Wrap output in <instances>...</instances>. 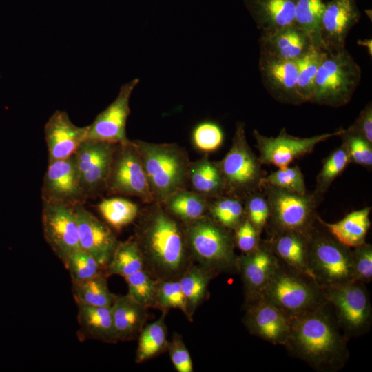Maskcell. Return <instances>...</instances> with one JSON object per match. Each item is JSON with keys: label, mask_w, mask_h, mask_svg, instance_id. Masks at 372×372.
Here are the masks:
<instances>
[{"label": "cell", "mask_w": 372, "mask_h": 372, "mask_svg": "<svg viewBox=\"0 0 372 372\" xmlns=\"http://www.w3.org/2000/svg\"><path fill=\"white\" fill-rule=\"evenodd\" d=\"M147 205L139 211L132 237L145 268L158 281L179 278L192 263L183 225L162 204Z\"/></svg>", "instance_id": "1"}, {"label": "cell", "mask_w": 372, "mask_h": 372, "mask_svg": "<svg viewBox=\"0 0 372 372\" xmlns=\"http://www.w3.org/2000/svg\"><path fill=\"white\" fill-rule=\"evenodd\" d=\"M320 307L291 316V328L285 347L315 370L342 369L349 358L347 338L326 310Z\"/></svg>", "instance_id": "2"}, {"label": "cell", "mask_w": 372, "mask_h": 372, "mask_svg": "<svg viewBox=\"0 0 372 372\" xmlns=\"http://www.w3.org/2000/svg\"><path fill=\"white\" fill-rule=\"evenodd\" d=\"M132 142L140 156L154 202L162 204L174 192L186 188L190 161L184 148L175 143Z\"/></svg>", "instance_id": "3"}, {"label": "cell", "mask_w": 372, "mask_h": 372, "mask_svg": "<svg viewBox=\"0 0 372 372\" xmlns=\"http://www.w3.org/2000/svg\"><path fill=\"white\" fill-rule=\"evenodd\" d=\"M182 224L192 260L216 275L237 270L233 231L208 214Z\"/></svg>", "instance_id": "4"}, {"label": "cell", "mask_w": 372, "mask_h": 372, "mask_svg": "<svg viewBox=\"0 0 372 372\" xmlns=\"http://www.w3.org/2000/svg\"><path fill=\"white\" fill-rule=\"evenodd\" d=\"M361 76L360 65L345 48L326 51L318 66L311 103L332 107L347 105Z\"/></svg>", "instance_id": "5"}, {"label": "cell", "mask_w": 372, "mask_h": 372, "mask_svg": "<svg viewBox=\"0 0 372 372\" xmlns=\"http://www.w3.org/2000/svg\"><path fill=\"white\" fill-rule=\"evenodd\" d=\"M258 297L290 316L327 304L322 289L312 278L280 262Z\"/></svg>", "instance_id": "6"}, {"label": "cell", "mask_w": 372, "mask_h": 372, "mask_svg": "<svg viewBox=\"0 0 372 372\" xmlns=\"http://www.w3.org/2000/svg\"><path fill=\"white\" fill-rule=\"evenodd\" d=\"M317 224L309 238L308 262L312 279L320 288L354 281L351 248L339 242L325 229H320Z\"/></svg>", "instance_id": "7"}, {"label": "cell", "mask_w": 372, "mask_h": 372, "mask_svg": "<svg viewBox=\"0 0 372 372\" xmlns=\"http://www.w3.org/2000/svg\"><path fill=\"white\" fill-rule=\"evenodd\" d=\"M270 208L269 233L294 231L309 234L316 225V208L321 197L314 192L298 194L269 185L260 188Z\"/></svg>", "instance_id": "8"}, {"label": "cell", "mask_w": 372, "mask_h": 372, "mask_svg": "<svg viewBox=\"0 0 372 372\" xmlns=\"http://www.w3.org/2000/svg\"><path fill=\"white\" fill-rule=\"evenodd\" d=\"M216 163L223 178L225 194L244 199L249 194L260 189L265 173L247 142L243 123H237L229 151Z\"/></svg>", "instance_id": "9"}, {"label": "cell", "mask_w": 372, "mask_h": 372, "mask_svg": "<svg viewBox=\"0 0 372 372\" xmlns=\"http://www.w3.org/2000/svg\"><path fill=\"white\" fill-rule=\"evenodd\" d=\"M321 289L324 300L333 309L337 323L347 338L360 336L369 330L372 307L364 283L351 281Z\"/></svg>", "instance_id": "10"}, {"label": "cell", "mask_w": 372, "mask_h": 372, "mask_svg": "<svg viewBox=\"0 0 372 372\" xmlns=\"http://www.w3.org/2000/svg\"><path fill=\"white\" fill-rule=\"evenodd\" d=\"M114 194L136 196L154 203L140 156L132 141L116 144L107 187Z\"/></svg>", "instance_id": "11"}, {"label": "cell", "mask_w": 372, "mask_h": 372, "mask_svg": "<svg viewBox=\"0 0 372 372\" xmlns=\"http://www.w3.org/2000/svg\"><path fill=\"white\" fill-rule=\"evenodd\" d=\"M344 130L340 128L330 133L301 138L290 135L285 128L281 129L276 136H267L254 130L253 136L262 165L285 168L295 160L311 153L318 144L341 136Z\"/></svg>", "instance_id": "12"}, {"label": "cell", "mask_w": 372, "mask_h": 372, "mask_svg": "<svg viewBox=\"0 0 372 372\" xmlns=\"http://www.w3.org/2000/svg\"><path fill=\"white\" fill-rule=\"evenodd\" d=\"M41 223L46 242L63 263L81 249L74 206L43 202Z\"/></svg>", "instance_id": "13"}, {"label": "cell", "mask_w": 372, "mask_h": 372, "mask_svg": "<svg viewBox=\"0 0 372 372\" xmlns=\"http://www.w3.org/2000/svg\"><path fill=\"white\" fill-rule=\"evenodd\" d=\"M116 144L85 140L74 154L86 197L107 187Z\"/></svg>", "instance_id": "14"}, {"label": "cell", "mask_w": 372, "mask_h": 372, "mask_svg": "<svg viewBox=\"0 0 372 372\" xmlns=\"http://www.w3.org/2000/svg\"><path fill=\"white\" fill-rule=\"evenodd\" d=\"M42 202L74 206L87 198L81 184L74 154L48 163L43 186Z\"/></svg>", "instance_id": "15"}, {"label": "cell", "mask_w": 372, "mask_h": 372, "mask_svg": "<svg viewBox=\"0 0 372 372\" xmlns=\"http://www.w3.org/2000/svg\"><path fill=\"white\" fill-rule=\"evenodd\" d=\"M139 80L134 79L120 88L116 99L87 125L85 140L123 144L130 141L126 124L130 113V99Z\"/></svg>", "instance_id": "16"}, {"label": "cell", "mask_w": 372, "mask_h": 372, "mask_svg": "<svg viewBox=\"0 0 372 372\" xmlns=\"http://www.w3.org/2000/svg\"><path fill=\"white\" fill-rule=\"evenodd\" d=\"M245 304L243 323L249 332L273 344L285 346L290 332L291 316L260 297Z\"/></svg>", "instance_id": "17"}, {"label": "cell", "mask_w": 372, "mask_h": 372, "mask_svg": "<svg viewBox=\"0 0 372 372\" xmlns=\"http://www.w3.org/2000/svg\"><path fill=\"white\" fill-rule=\"evenodd\" d=\"M81 249L92 256L105 269L118 241L111 227L86 209L83 203L74 205Z\"/></svg>", "instance_id": "18"}, {"label": "cell", "mask_w": 372, "mask_h": 372, "mask_svg": "<svg viewBox=\"0 0 372 372\" xmlns=\"http://www.w3.org/2000/svg\"><path fill=\"white\" fill-rule=\"evenodd\" d=\"M236 263L243 282L246 302L260 296L280 265L265 240H261L253 251L237 256Z\"/></svg>", "instance_id": "19"}, {"label": "cell", "mask_w": 372, "mask_h": 372, "mask_svg": "<svg viewBox=\"0 0 372 372\" xmlns=\"http://www.w3.org/2000/svg\"><path fill=\"white\" fill-rule=\"evenodd\" d=\"M355 0H329L325 3L321 38L326 51L345 48L348 34L360 19Z\"/></svg>", "instance_id": "20"}, {"label": "cell", "mask_w": 372, "mask_h": 372, "mask_svg": "<svg viewBox=\"0 0 372 372\" xmlns=\"http://www.w3.org/2000/svg\"><path fill=\"white\" fill-rule=\"evenodd\" d=\"M296 60H285L260 53L258 67L263 85L280 102L301 103L296 93Z\"/></svg>", "instance_id": "21"}, {"label": "cell", "mask_w": 372, "mask_h": 372, "mask_svg": "<svg viewBox=\"0 0 372 372\" xmlns=\"http://www.w3.org/2000/svg\"><path fill=\"white\" fill-rule=\"evenodd\" d=\"M87 126L78 127L63 110L55 111L44 127L48 163L72 156L86 139Z\"/></svg>", "instance_id": "22"}, {"label": "cell", "mask_w": 372, "mask_h": 372, "mask_svg": "<svg viewBox=\"0 0 372 372\" xmlns=\"http://www.w3.org/2000/svg\"><path fill=\"white\" fill-rule=\"evenodd\" d=\"M310 234L276 232L265 241L280 263L312 278L308 262Z\"/></svg>", "instance_id": "23"}, {"label": "cell", "mask_w": 372, "mask_h": 372, "mask_svg": "<svg viewBox=\"0 0 372 372\" xmlns=\"http://www.w3.org/2000/svg\"><path fill=\"white\" fill-rule=\"evenodd\" d=\"M297 0H244L256 27L267 33L293 25Z\"/></svg>", "instance_id": "24"}, {"label": "cell", "mask_w": 372, "mask_h": 372, "mask_svg": "<svg viewBox=\"0 0 372 372\" xmlns=\"http://www.w3.org/2000/svg\"><path fill=\"white\" fill-rule=\"evenodd\" d=\"M259 45L260 53L285 60H296L312 45L307 34L293 25L262 33Z\"/></svg>", "instance_id": "25"}, {"label": "cell", "mask_w": 372, "mask_h": 372, "mask_svg": "<svg viewBox=\"0 0 372 372\" xmlns=\"http://www.w3.org/2000/svg\"><path fill=\"white\" fill-rule=\"evenodd\" d=\"M110 309L118 342L137 338L146 324L147 309L127 293L124 296L114 294Z\"/></svg>", "instance_id": "26"}, {"label": "cell", "mask_w": 372, "mask_h": 372, "mask_svg": "<svg viewBox=\"0 0 372 372\" xmlns=\"http://www.w3.org/2000/svg\"><path fill=\"white\" fill-rule=\"evenodd\" d=\"M371 207H366L352 211L335 223H327L319 216L317 220L335 240L351 249L366 242L371 227Z\"/></svg>", "instance_id": "27"}, {"label": "cell", "mask_w": 372, "mask_h": 372, "mask_svg": "<svg viewBox=\"0 0 372 372\" xmlns=\"http://www.w3.org/2000/svg\"><path fill=\"white\" fill-rule=\"evenodd\" d=\"M77 320L84 338L115 344L118 342L110 307L77 304Z\"/></svg>", "instance_id": "28"}, {"label": "cell", "mask_w": 372, "mask_h": 372, "mask_svg": "<svg viewBox=\"0 0 372 372\" xmlns=\"http://www.w3.org/2000/svg\"><path fill=\"white\" fill-rule=\"evenodd\" d=\"M188 184L192 191L210 199L225 194L223 176L216 162L207 155L190 162Z\"/></svg>", "instance_id": "29"}, {"label": "cell", "mask_w": 372, "mask_h": 372, "mask_svg": "<svg viewBox=\"0 0 372 372\" xmlns=\"http://www.w3.org/2000/svg\"><path fill=\"white\" fill-rule=\"evenodd\" d=\"M214 276L216 274L214 272L191 263L179 277L186 301L188 320L192 321L196 309L206 298L209 282Z\"/></svg>", "instance_id": "30"}, {"label": "cell", "mask_w": 372, "mask_h": 372, "mask_svg": "<svg viewBox=\"0 0 372 372\" xmlns=\"http://www.w3.org/2000/svg\"><path fill=\"white\" fill-rule=\"evenodd\" d=\"M162 205L181 223H187L207 214L208 198L185 188L169 196Z\"/></svg>", "instance_id": "31"}, {"label": "cell", "mask_w": 372, "mask_h": 372, "mask_svg": "<svg viewBox=\"0 0 372 372\" xmlns=\"http://www.w3.org/2000/svg\"><path fill=\"white\" fill-rule=\"evenodd\" d=\"M167 311L156 320L145 324L138 336L136 362L142 363L167 350L168 340L165 318Z\"/></svg>", "instance_id": "32"}, {"label": "cell", "mask_w": 372, "mask_h": 372, "mask_svg": "<svg viewBox=\"0 0 372 372\" xmlns=\"http://www.w3.org/2000/svg\"><path fill=\"white\" fill-rule=\"evenodd\" d=\"M324 6L323 0H297L294 25L307 34L312 45L325 50L321 38Z\"/></svg>", "instance_id": "33"}, {"label": "cell", "mask_w": 372, "mask_h": 372, "mask_svg": "<svg viewBox=\"0 0 372 372\" xmlns=\"http://www.w3.org/2000/svg\"><path fill=\"white\" fill-rule=\"evenodd\" d=\"M144 268L143 257L132 237L118 242L104 271L107 276L118 275L125 278Z\"/></svg>", "instance_id": "34"}, {"label": "cell", "mask_w": 372, "mask_h": 372, "mask_svg": "<svg viewBox=\"0 0 372 372\" xmlns=\"http://www.w3.org/2000/svg\"><path fill=\"white\" fill-rule=\"evenodd\" d=\"M325 50L313 45L297 60L296 93L301 103L311 102L318 66Z\"/></svg>", "instance_id": "35"}, {"label": "cell", "mask_w": 372, "mask_h": 372, "mask_svg": "<svg viewBox=\"0 0 372 372\" xmlns=\"http://www.w3.org/2000/svg\"><path fill=\"white\" fill-rule=\"evenodd\" d=\"M207 214L219 225L233 231L245 217L244 200L229 194L208 199Z\"/></svg>", "instance_id": "36"}, {"label": "cell", "mask_w": 372, "mask_h": 372, "mask_svg": "<svg viewBox=\"0 0 372 372\" xmlns=\"http://www.w3.org/2000/svg\"><path fill=\"white\" fill-rule=\"evenodd\" d=\"M107 276L103 272L90 279L72 283V293L76 304L110 307L114 294L109 289Z\"/></svg>", "instance_id": "37"}, {"label": "cell", "mask_w": 372, "mask_h": 372, "mask_svg": "<svg viewBox=\"0 0 372 372\" xmlns=\"http://www.w3.org/2000/svg\"><path fill=\"white\" fill-rule=\"evenodd\" d=\"M97 209L106 224L116 230L134 222L140 211L137 204L120 197L101 200Z\"/></svg>", "instance_id": "38"}, {"label": "cell", "mask_w": 372, "mask_h": 372, "mask_svg": "<svg viewBox=\"0 0 372 372\" xmlns=\"http://www.w3.org/2000/svg\"><path fill=\"white\" fill-rule=\"evenodd\" d=\"M127 294L146 309H156V297L158 280L145 269L125 278Z\"/></svg>", "instance_id": "39"}, {"label": "cell", "mask_w": 372, "mask_h": 372, "mask_svg": "<svg viewBox=\"0 0 372 372\" xmlns=\"http://www.w3.org/2000/svg\"><path fill=\"white\" fill-rule=\"evenodd\" d=\"M350 163L349 154L342 143L324 159L316 177V189L313 192L322 198L333 180Z\"/></svg>", "instance_id": "40"}, {"label": "cell", "mask_w": 372, "mask_h": 372, "mask_svg": "<svg viewBox=\"0 0 372 372\" xmlns=\"http://www.w3.org/2000/svg\"><path fill=\"white\" fill-rule=\"evenodd\" d=\"M63 264L69 271L72 283L87 280L105 272L98 261L81 249L70 254Z\"/></svg>", "instance_id": "41"}, {"label": "cell", "mask_w": 372, "mask_h": 372, "mask_svg": "<svg viewBox=\"0 0 372 372\" xmlns=\"http://www.w3.org/2000/svg\"><path fill=\"white\" fill-rule=\"evenodd\" d=\"M262 185L271 186L298 194L307 193L304 176L298 165L278 168L276 171L265 174L261 180V187Z\"/></svg>", "instance_id": "42"}, {"label": "cell", "mask_w": 372, "mask_h": 372, "mask_svg": "<svg viewBox=\"0 0 372 372\" xmlns=\"http://www.w3.org/2000/svg\"><path fill=\"white\" fill-rule=\"evenodd\" d=\"M156 309L167 312L171 309H178L187 318L186 301L179 278L167 279L158 282L156 297Z\"/></svg>", "instance_id": "43"}, {"label": "cell", "mask_w": 372, "mask_h": 372, "mask_svg": "<svg viewBox=\"0 0 372 372\" xmlns=\"http://www.w3.org/2000/svg\"><path fill=\"white\" fill-rule=\"evenodd\" d=\"M224 134L220 126L211 121H203L193 128L192 141L194 147L205 153L217 150L223 144Z\"/></svg>", "instance_id": "44"}, {"label": "cell", "mask_w": 372, "mask_h": 372, "mask_svg": "<svg viewBox=\"0 0 372 372\" xmlns=\"http://www.w3.org/2000/svg\"><path fill=\"white\" fill-rule=\"evenodd\" d=\"M243 200L245 217L261 234L270 216V208L265 193L261 189L256 190L246 196Z\"/></svg>", "instance_id": "45"}, {"label": "cell", "mask_w": 372, "mask_h": 372, "mask_svg": "<svg viewBox=\"0 0 372 372\" xmlns=\"http://www.w3.org/2000/svg\"><path fill=\"white\" fill-rule=\"evenodd\" d=\"M340 136L349 154L351 163L366 167L372 166L371 143L360 135L347 132L346 129Z\"/></svg>", "instance_id": "46"}, {"label": "cell", "mask_w": 372, "mask_h": 372, "mask_svg": "<svg viewBox=\"0 0 372 372\" xmlns=\"http://www.w3.org/2000/svg\"><path fill=\"white\" fill-rule=\"evenodd\" d=\"M352 270L354 281L364 284L372 280V246L364 242L351 249Z\"/></svg>", "instance_id": "47"}, {"label": "cell", "mask_w": 372, "mask_h": 372, "mask_svg": "<svg viewBox=\"0 0 372 372\" xmlns=\"http://www.w3.org/2000/svg\"><path fill=\"white\" fill-rule=\"evenodd\" d=\"M233 237L235 247L242 253L253 251L261 242L260 234L246 217L233 231Z\"/></svg>", "instance_id": "48"}, {"label": "cell", "mask_w": 372, "mask_h": 372, "mask_svg": "<svg viewBox=\"0 0 372 372\" xmlns=\"http://www.w3.org/2000/svg\"><path fill=\"white\" fill-rule=\"evenodd\" d=\"M167 350L172 363L178 372H193V363L189 352L182 337L174 334L168 343Z\"/></svg>", "instance_id": "49"}, {"label": "cell", "mask_w": 372, "mask_h": 372, "mask_svg": "<svg viewBox=\"0 0 372 372\" xmlns=\"http://www.w3.org/2000/svg\"><path fill=\"white\" fill-rule=\"evenodd\" d=\"M347 132L360 135L372 144V105L367 103Z\"/></svg>", "instance_id": "50"}, {"label": "cell", "mask_w": 372, "mask_h": 372, "mask_svg": "<svg viewBox=\"0 0 372 372\" xmlns=\"http://www.w3.org/2000/svg\"><path fill=\"white\" fill-rule=\"evenodd\" d=\"M357 44L364 47L367 50L368 54L371 56L372 55V40L371 39H359L357 41Z\"/></svg>", "instance_id": "51"}]
</instances>
